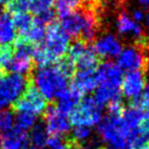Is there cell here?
I'll return each mask as SVG.
<instances>
[{
	"label": "cell",
	"mask_w": 149,
	"mask_h": 149,
	"mask_svg": "<svg viewBox=\"0 0 149 149\" xmlns=\"http://www.w3.org/2000/svg\"><path fill=\"white\" fill-rule=\"evenodd\" d=\"M70 38L57 24H49L44 41L36 47L33 59L40 66L56 64L67 54Z\"/></svg>",
	"instance_id": "1"
},
{
	"label": "cell",
	"mask_w": 149,
	"mask_h": 149,
	"mask_svg": "<svg viewBox=\"0 0 149 149\" xmlns=\"http://www.w3.org/2000/svg\"><path fill=\"white\" fill-rule=\"evenodd\" d=\"M70 77L61 69L58 63L40 66L33 73L35 88L45 97L54 100L68 88Z\"/></svg>",
	"instance_id": "2"
},
{
	"label": "cell",
	"mask_w": 149,
	"mask_h": 149,
	"mask_svg": "<svg viewBox=\"0 0 149 149\" xmlns=\"http://www.w3.org/2000/svg\"><path fill=\"white\" fill-rule=\"evenodd\" d=\"M98 133L102 141L106 142L110 149H124L131 147L136 139L141 135H132L125 128L122 117L107 116L98 124Z\"/></svg>",
	"instance_id": "3"
},
{
	"label": "cell",
	"mask_w": 149,
	"mask_h": 149,
	"mask_svg": "<svg viewBox=\"0 0 149 149\" xmlns=\"http://www.w3.org/2000/svg\"><path fill=\"white\" fill-rule=\"evenodd\" d=\"M96 19L94 13L87 9L74 10L67 17L63 18L61 28L69 38H78L80 41L88 43L96 33Z\"/></svg>",
	"instance_id": "4"
},
{
	"label": "cell",
	"mask_w": 149,
	"mask_h": 149,
	"mask_svg": "<svg viewBox=\"0 0 149 149\" xmlns=\"http://www.w3.org/2000/svg\"><path fill=\"white\" fill-rule=\"evenodd\" d=\"M70 122L75 127L89 128L102 121V108L91 96L82 98L70 114Z\"/></svg>",
	"instance_id": "5"
},
{
	"label": "cell",
	"mask_w": 149,
	"mask_h": 149,
	"mask_svg": "<svg viewBox=\"0 0 149 149\" xmlns=\"http://www.w3.org/2000/svg\"><path fill=\"white\" fill-rule=\"evenodd\" d=\"M28 86V79L22 75L9 73L0 76V110L15 104Z\"/></svg>",
	"instance_id": "6"
},
{
	"label": "cell",
	"mask_w": 149,
	"mask_h": 149,
	"mask_svg": "<svg viewBox=\"0 0 149 149\" xmlns=\"http://www.w3.org/2000/svg\"><path fill=\"white\" fill-rule=\"evenodd\" d=\"M17 113H28L40 116L47 110V100L35 87H29L14 104Z\"/></svg>",
	"instance_id": "7"
},
{
	"label": "cell",
	"mask_w": 149,
	"mask_h": 149,
	"mask_svg": "<svg viewBox=\"0 0 149 149\" xmlns=\"http://www.w3.org/2000/svg\"><path fill=\"white\" fill-rule=\"evenodd\" d=\"M96 80L98 86L121 91V84L123 80V70L113 62H104L100 64L96 69Z\"/></svg>",
	"instance_id": "8"
},
{
	"label": "cell",
	"mask_w": 149,
	"mask_h": 149,
	"mask_svg": "<svg viewBox=\"0 0 149 149\" xmlns=\"http://www.w3.org/2000/svg\"><path fill=\"white\" fill-rule=\"evenodd\" d=\"M45 128L48 134L53 137H60L68 134L71 130V122L68 116L60 112L55 107L46 110Z\"/></svg>",
	"instance_id": "9"
},
{
	"label": "cell",
	"mask_w": 149,
	"mask_h": 149,
	"mask_svg": "<svg viewBox=\"0 0 149 149\" xmlns=\"http://www.w3.org/2000/svg\"><path fill=\"white\" fill-rule=\"evenodd\" d=\"M145 85V77L140 70L130 71L122 80L121 88L123 94L130 100L138 97Z\"/></svg>",
	"instance_id": "10"
},
{
	"label": "cell",
	"mask_w": 149,
	"mask_h": 149,
	"mask_svg": "<svg viewBox=\"0 0 149 149\" xmlns=\"http://www.w3.org/2000/svg\"><path fill=\"white\" fill-rule=\"evenodd\" d=\"M144 57L142 53L136 48H127L120 53L117 65L122 70L138 71L144 66Z\"/></svg>",
	"instance_id": "11"
},
{
	"label": "cell",
	"mask_w": 149,
	"mask_h": 149,
	"mask_svg": "<svg viewBox=\"0 0 149 149\" xmlns=\"http://www.w3.org/2000/svg\"><path fill=\"white\" fill-rule=\"evenodd\" d=\"M91 47L100 59L107 57H116L122 52L121 43L112 35L100 38Z\"/></svg>",
	"instance_id": "12"
},
{
	"label": "cell",
	"mask_w": 149,
	"mask_h": 149,
	"mask_svg": "<svg viewBox=\"0 0 149 149\" xmlns=\"http://www.w3.org/2000/svg\"><path fill=\"white\" fill-rule=\"evenodd\" d=\"M28 140L29 137L26 132L13 127L2 134L0 138V149H24Z\"/></svg>",
	"instance_id": "13"
},
{
	"label": "cell",
	"mask_w": 149,
	"mask_h": 149,
	"mask_svg": "<svg viewBox=\"0 0 149 149\" xmlns=\"http://www.w3.org/2000/svg\"><path fill=\"white\" fill-rule=\"evenodd\" d=\"M95 72L96 71H75L72 87L81 95L94 90L97 87Z\"/></svg>",
	"instance_id": "14"
},
{
	"label": "cell",
	"mask_w": 149,
	"mask_h": 149,
	"mask_svg": "<svg viewBox=\"0 0 149 149\" xmlns=\"http://www.w3.org/2000/svg\"><path fill=\"white\" fill-rule=\"evenodd\" d=\"M81 96L82 95L72 86L68 87L58 96V104L56 108L63 114L69 116L81 100Z\"/></svg>",
	"instance_id": "15"
},
{
	"label": "cell",
	"mask_w": 149,
	"mask_h": 149,
	"mask_svg": "<svg viewBox=\"0 0 149 149\" xmlns=\"http://www.w3.org/2000/svg\"><path fill=\"white\" fill-rule=\"evenodd\" d=\"M142 119H143V111L131 106L129 109L124 111L122 115L123 125L132 135H137L140 133V125Z\"/></svg>",
	"instance_id": "16"
},
{
	"label": "cell",
	"mask_w": 149,
	"mask_h": 149,
	"mask_svg": "<svg viewBox=\"0 0 149 149\" xmlns=\"http://www.w3.org/2000/svg\"><path fill=\"white\" fill-rule=\"evenodd\" d=\"M16 31L8 12L0 13V46H10L15 40Z\"/></svg>",
	"instance_id": "17"
},
{
	"label": "cell",
	"mask_w": 149,
	"mask_h": 149,
	"mask_svg": "<svg viewBox=\"0 0 149 149\" xmlns=\"http://www.w3.org/2000/svg\"><path fill=\"white\" fill-rule=\"evenodd\" d=\"M4 68L13 74L24 76V74L29 73L33 68V58L12 53V57L10 58Z\"/></svg>",
	"instance_id": "18"
},
{
	"label": "cell",
	"mask_w": 149,
	"mask_h": 149,
	"mask_svg": "<svg viewBox=\"0 0 149 149\" xmlns=\"http://www.w3.org/2000/svg\"><path fill=\"white\" fill-rule=\"evenodd\" d=\"M100 61L102 59L96 55L92 47L87 46L85 51L76 60L75 67H77V70L80 71H96L100 64Z\"/></svg>",
	"instance_id": "19"
},
{
	"label": "cell",
	"mask_w": 149,
	"mask_h": 149,
	"mask_svg": "<svg viewBox=\"0 0 149 149\" xmlns=\"http://www.w3.org/2000/svg\"><path fill=\"white\" fill-rule=\"evenodd\" d=\"M117 26H118V31L120 33H132L135 37H140L142 35V29L140 24L132 20L125 13L120 14Z\"/></svg>",
	"instance_id": "20"
},
{
	"label": "cell",
	"mask_w": 149,
	"mask_h": 149,
	"mask_svg": "<svg viewBox=\"0 0 149 149\" xmlns=\"http://www.w3.org/2000/svg\"><path fill=\"white\" fill-rule=\"evenodd\" d=\"M12 22H13L15 31L19 33L22 38H24L33 26V18L31 16V14L26 12H20V13H14Z\"/></svg>",
	"instance_id": "21"
},
{
	"label": "cell",
	"mask_w": 149,
	"mask_h": 149,
	"mask_svg": "<svg viewBox=\"0 0 149 149\" xmlns=\"http://www.w3.org/2000/svg\"><path fill=\"white\" fill-rule=\"evenodd\" d=\"M50 138V135L48 134L47 130H46L45 126L37 124L35 127L31 129L30 140L31 142V145L36 146V147H45L47 146L48 140Z\"/></svg>",
	"instance_id": "22"
},
{
	"label": "cell",
	"mask_w": 149,
	"mask_h": 149,
	"mask_svg": "<svg viewBox=\"0 0 149 149\" xmlns=\"http://www.w3.org/2000/svg\"><path fill=\"white\" fill-rule=\"evenodd\" d=\"M54 4H55V13L61 19H63L72 13L74 10H76L79 1L78 0H56Z\"/></svg>",
	"instance_id": "23"
},
{
	"label": "cell",
	"mask_w": 149,
	"mask_h": 149,
	"mask_svg": "<svg viewBox=\"0 0 149 149\" xmlns=\"http://www.w3.org/2000/svg\"><path fill=\"white\" fill-rule=\"evenodd\" d=\"M45 36H46L45 26L39 24V22L33 19L31 28L30 29L28 33H26L22 39L26 40V41H29L31 44H33V43L41 44L42 42L44 41V39H45Z\"/></svg>",
	"instance_id": "24"
},
{
	"label": "cell",
	"mask_w": 149,
	"mask_h": 149,
	"mask_svg": "<svg viewBox=\"0 0 149 149\" xmlns=\"http://www.w3.org/2000/svg\"><path fill=\"white\" fill-rule=\"evenodd\" d=\"M37 116H33L28 113H17L15 117V124L16 128L22 130V131H28L31 130L37 125Z\"/></svg>",
	"instance_id": "25"
},
{
	"label": "cell",
	"mask_w": 149,
	"mask_h": 149,
	"mask_svg": "<svg viewBox=\"0 0 149 149\" xmlns=\"http://www.w3.org/2000/svg\"><path fill=\"white\" fill-rule=\"evenodd\" d=\"M91 135V131L89 128L85 127H75L72 131V144L82 147L84 143H87Z\"/></svg>",
	"instance_id": "26"
},
{
	"label": "cell",
	"mask_w": 149,
	"mask_h": 149,
	"mask_svg": "<svg viewBox=\"0 0 149 149\" xmlns=\"http://www.w3.org/2000/svg\"><path fill=\"white\" fill-rule=\"evenodd\" d=\"M55 3V0H30V8L33 13L40 14L47 10L52 9V6Z\"/></svg>",
	"instance_id": "27"
},
{
	"label": "cell",
	"mask_w": 149,
	"mask_h": 149,
	"mask_svg": "<svg viewBox=\"0 0 149 149\" xmlns=\"http://www.w3.org/2000/svg\"><path fill=\"white\" fill-rule=\"evenodd\" d=\"M131 107H135L143 111L144 109L149 108V81L144 85L141 94L138 97L131 100Z\"/></svg>",
	"instance_id": "28"
},
{
	"label": "cell",
	"mask_w": 149,
	"mask_h": 149,
	"mask_svg": "<svg viewBox=\"0 0 149 149\" xmlns=\"http://www.w3.org/2000/svg\"><path fill=\"white\" fill-rule=\"evenodd\" d=\"M15 117L9 111H2L0 113V130L2 132H7L14 127Z\"/></svg>",
	"instance_id": "29"
},
{
	"label": "cell",
	"mask_w": 149,
	"mask_h": 149,
	"mask_svg": "<svg viewBox=\"0 0 149 149\" xmlns=\"http://www.w3.org/2000/svg\"><path fill=\"white\" fill-rule=\"evenodd\" d=\"M7 10L12 13L26 12L30 8V0H12L6 5Z\"/></svg>",
	"instance_id": "30"
},
{
	"label": "cell",
	"mask_w": 149,
	"mask_h": 149,
	"mask_svg": "<svg viewBox=\"0 0 149 149\" xmlns=\"http://www.w3.org/2000/svg\"><path fill=\"white\" fill-rule=\"evenodd\" d=\"M124 111H125V107L122 102L121 98L119 100H115L113 102L108 104V112L109 116L113 117H122Z\"/></svg>",
	"instance_id": "31"
},
{
	"label": "cell",
	"mask_w": 149,
	"mask_h": 149,
	"mask_svg": "<svg viewBox=\"0 0 149 149\" xmlns=\"http://www.w3.org/2000/svg\"><path fill=\"white\" fill-rule=\"evenodd\" d=\"M55 16H56L55 10L50 9V10H47V11L43 12V13L38 14L37 17L35 18V20L39 22V24H43V26H46V24H53L54 19H55Z\"/></svg>",
	"instance_id": "32"
},
{
	"label": "cell",
	"mask_w": 149,
	"mask_h": 149,
	"mask_svg": "<svg viewBox=\"0 0 149 149\" xmlns=\"http://www.w3.org/2000/svg\"><path fill=\"white\" fill-rule=\"evenodd\" d=\"M47 147L49 149H70V145L64 143L60 137L50 136L47 143Z\"/></svg>",
	"instance_id": "33"
},
{
	"label": "cell",
	"mask_w": 149,
	"mask_h": 149,
	"mask_svg": "<svg viewBox=\"0 0 149 149\" xmlns=\"http://www.w3.org/2000/svg\"><path fill=\"white\" fill-rule=\"evenodd\" d=\"M140 132L146 139H149V108L147 109V112L143 114V119L140 125Z\"/></svg>",
	"instance_id": "34"
},
{
	"label": "cell",
	"mask_w": 149,
	"mask_h": 149,
	"mask_svg": "<svg viewBox=\"0 0 149 149\" xmlns=\"http://www.w3.org/2000/svg\"><path fill=\"white\" fill-rule=\"evenodd\" d=\"M133 18L135 22H141V20L144 19V13L143 11H141V10H134L133 11Z\"/></svg>",
	"instance_id": "35"
},
{
	"label": "cell",
	"mask_w": 149,
	"mask_h": 149,
	"mask_svg": "<svg viewBox=\"0 0 149 149\" xmlns=\"http://www.w3.org/2000/svg\"><path fill=\"white\" fill-rule=\"evenodd\" d=\"M140 2L141 5H143L144 7H149V0H138Z\"/></svg>",
	"instance_id": "36"
},
{
	"label": "cell",
	"mask_w": 149,
	"mask_h": 149,
	"mask_svg": "<svg viewBox=\"0 0 149 149\" xmlns=\"http://www.w3.org/2000/svg\"><path fill=\"white\" fill-rule=\"evenodd\" d=\"M24 149H42V148L36 147V146H33V145H29V146H26Z\"/></svg>",
	"instance_id": "37"
},
{
	"label": "cell",
	"mask_w": 149,
	"mask_h": 149,
	"mask_svg": "<svg viewBox=\"0 0 149 149\" xmlns=\"http://www.w3.org/2000/svg\"><path fill=\"white\" fill-rule=\"evenodd\" d=\"M138 149H149V143H148V142H146L143 146H141V147L138 148Z\"/></svg>",
	"instance_id": "38"
},
{
	"label": "cell",
	"mask_w": 149,
	"mask_h": 149,
	"mask_svg": "<svg viewBox=\"0 0 149 149\" xmlns=\"http://www.w3.org/2000/svg\"><path fill=\"white\" fill-rule=\"evenodd\" d=\"M12 0H0V2H1V3H3V4H6V5H7L8 3H9V2H11Z\"/></svg>",
	"instance_id": "39"
},
{
	"label": "cell",
	"mask_w": 149,
	"mask_h": 149,
	"mask_svg": "<svg viewBox=\"0 0 149 149\" xmlns=\"http://www.w3.org/2000/svg\"><path fill=\"white\" fill-rule=\"evenodd\" d=\"M78 1H83L85 3H89V2H93L94 0H78Z\"/></svg>",
	"instance_id": "40"
},
{
	"label": "cell",
	"mask_w": 149,
	"mask_h": 149,
	"mask_svg": "<svg viewBox=\"0 0 149 149\" xmlns=\"http://www.w3.org/2000/svg\"><path fill=\"white\" fill-rule=\"evenodd\" d=\"M146 24L149 26V13L147 14V17H146Z\"/></svg>",
	"instance_id": "41"
},
{
	"label": "cell",
	"mask_w": 149,
	"mask_h": 149,
	"mask_svg": "<svg viewBox=\"0 0 149 149\" xmlns=\"http://www.w3.org/2000/svg\"><path fill=\"white\" fill-rule=\"evenodd\" d=\"M0 72H1V65H0Z\"/></svg>",
	"instance_id": "42"
},
{
	"label": "cell",
	"mask_w": 149,
	"mask_h": 149,
	"mask_svg": "<svg viewBox=\"0 0 149 149\" xmlns=\"http://www.w3.org/2000/svg\"><path fill=\"white\" fill-rule=\"evenodd\" d=\"M124 149H131V148H129V147H127V148H124Z\"/></svg>",
	"instance_id": "43"
},
{
	"label": "cell",
	"mask_w": 149,
	"mask_h": 149,
	"mask_svg": "<svg viewBox=\"0 0 149 149\" xmlns=\"http://www.w3.org/2000/svg\"><path fill=\"white\" fill-rule=\"evenodd\" d=\"M113 1H118V0H113Z\"/></svg>",
	"instance_id": "44"
}]
</instances>
